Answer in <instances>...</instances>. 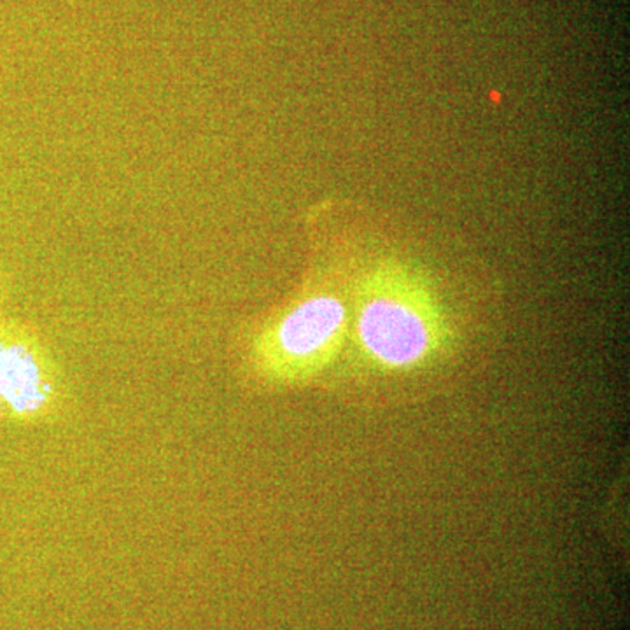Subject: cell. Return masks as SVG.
I'll return each instance as SVG.
<instances>
[{
  "label": "cell",
  "mask_w": 630,
  "mask_h": 630,
  "mask_svg": "<svg viewBox=\"0 0 630 630\" xmlns=\"http://www.w3.org/2000/svg\"><path fill=\"white\" fill-rule=\"evenodd\" d=\"M350 337V296L322 272L242 331L238 377L256 392L314 385L340 359Z\"/></svg>",
  "instance_id": "6da1fadb"
},
{
  "label": "cell",
  "mask_w": 630,
  "mask_h": 630,
  "mask_svg": "<svg viewBox=\"0 0 630 630\" xmlns=\"http://www.w3.org/2000/svg\"><path fill=\"white\" fill-rule=\"evenodd\" d=\"M375 371L426 370L454 347V327L426 272L387 257L363 274L350 296V337Z\"/></svg>",
  "instance_id": "7a4b0ae2"
},
{
  "label": "cell",
  "mask_w": 630,
  "mask_h": 630,
  "mask_svg": "<svg viewBox=\"0 0 630 630\" xmlns=\"http://www.w3.org/2000/svg\"><path fill=\"white\" fill-rule=\"evenodd\" d=\"M64 361L32 320L0 314V426L40 427L72 414Z\"/></svg>",
  "instance_id": "3957f363"
},
{
  "label": "cell",
  "mask_w": 630,
  "mask_h": 630,
  "mask_svg": "<svg viewBox=\"0 0 630 630\" xmlns=\"http://www.w3.org/2000/svg\"><path fill=\"white\" fill-rule=\"evenodd\" d=\"M7 300H9V279H7V272L0 259V314L6 312Z\"/></svg>",
  "instance_id": "277c9868"
}]
</instances>
